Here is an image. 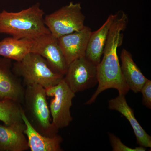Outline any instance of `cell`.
<instances>
[{"label": "cell", "mask_w": 151, "mask_h": 151, "mask_svg": "<svg viewBox=\"0 0 151 151\" xmlns=\"http://www.w3.org/2000/svg\"><path fill=\"white\" fill-rule=\"evenodd\" d=\"M115 14L108 33L103 59L97 66L98 86L85 105L94 103L98 95L108 89H117L119 94L125 96L130 90L122 73L117 52L118 47L123 42V32L127 28L129 19L123 11H119Z\"/></svg>", "instance_id": "obj_1"}, {"label": "cell", "mask_w": 151, "mask_h": 151, "mask_svg": "<svg viewBox=\"0 0 151 151\" xmlns=\"http://www.w3.org/2000/svg\"><path fill=\"white\" fill-rule=\"evenodd\" d=\"M44 14L39 3L17 12L4 10L0 13V33L17 39H34L50 34L45 24Z\"/></svg>", "instance_id": "obj_2"}, {"label": "cell", "mask_w": 151, "mask_h": 151, "mask_svg": "<svg viewBox=\"0 0 151 151\" xmlns=\"http://www.w3.org/2000/svg\"><path fill=\"white\" fill-rule=\"evenodd\" d=\"M46 89L38 84L25 86L22 105L26 117L32 126L44 136L53 137L58 129L52 124L47 100Z\"/></svg>", "instance_id": "obj_3"}, {"label": "cell", "mask_w": 151, "mask_h": 151, "mask_svg": "<svg viewBox=\"0 0 151 151\" xmlns=\"http://www.w3.org/2000/svg\"><path fill=\"white\" fill-rule=\"evenodd\" d=\"M12 70L25 85L38 84L45 89L55 86L64 78L55 72L46 60L37 53L30 52L19 61L13 63Z\"/></svg>", "instance_id": "obj_4"}, {"label": "cell", "mask_w": 151, "mask_h": 151, "mask_svg": "<svg viewBox=\"0 0 151 151\" xmlns=\"http://www.w3.org/2000/svg\"><path fill=\"white\" fill-rule=\"evenodd\" d=\"M85 19L81 4L73 2L44 17L45 25L51 35L58 39L83 29Z\"/></svg>", "instance_id": "obj_5"}, {"label": "cell", "mask_w": 151, "mask_h": 151, "mask_svg": "<svg viewBox=\"0 0 151 151\" xmlns=\"http://www.w3.org/2000/svg\"><path fill=\"white\" fill-rule=\"evenodd\" d=\"M45 89L47 96L53 97L49 106L52 124L58 130L68 127L73 120L70 109L75 93L63 78L58 84Z\"/></svg>", "instance_id": "obj_6"}, {"label": "cell", "mask_w": 151, "mask_h": 151, "mask_svg": "<svg viewBox=\"0 0 151 151\" xmlns=\"http://www.w3.org/2000/svg\"><path fill=\"white\" fill-rule=\"evenodd\" d=\"M97 66L85 56L79 58L69 64L63 79L75 94L90 89L98 83Z\"/></svg>", "instance_id": "obj_7"}, {"label": "cell", "mask_w": 151, "mask_h": 151, "mask_svg": "<svg viewBox=\"0 0 151 151\" xmlns=\"http://www.w3.org/2000/svg\"><path fill=\"white\" fill-rule=\"evenodd\" d=\"M31 52L42 56L55 72L65 76L68 65L60 46L58 39L51 33L33 39Z\"/></svg>", "instance_id": "obj_8"}, {"label": "cell", "mask_w": 151, "mask_h": 151, "mask_svg": "<svg viewBox=\"0 0 151 151\" xmlns=\"http://www.w3.org/2000/svg\"><path fill=\"white\" fill-rule=\"evenodd\" d=\"M12 60L0 56V101L6 99L22 104L25 88L12 70Z\"/></svg>", "instance_id": "obj_9"}, {"label": "cell", "mask_w": 151, "mask_h": 151, "mask_svg": "<svg viewBox=\"0 0 151 151\" xmlns=\"http://www.w3.org/2000/svg\"><path fill=\"white\" fill-rule=\"evenodd\" d=\"M92 32L90 28L85 26L81 30L58 38L60 46L68 66L75 59L85 56Z\"/></svg>", "instance_id": "obj_10"}, {"label": "cell", "mask_w": 151, "mask_h": 151, "mask_svg": "<svg viewBox=\"0 0 151 151\" xmlns=\"http://www.w3.org/2000/svg\"><path fill=\"white\" fill-rule=\"evenodd\" d=\"M108 108L121 113L128 120L134 130L137 144L145 148L151 147V137L135 118L134 110L129 106L125 95H120L108 101Z\"/></svg>", "instance_id": "obj_11"}, {"label": "cell", "mask_w": 151, "mask_h": 151, "mask_svg": "<svg viewBox=\"0 0 151 151\" xmlns=\"http://www.w3.org/2000/svg\"><path fill=\"white\" fill-rule=\"evenodd\" d=\"M22 116L26 126L24 134L27 136L29 147L31 151H63L60 146L63 138L60 135L57 134L53 137L44 136L32 126L26 117L23 110L22 111Z\"/></svg>", "instance_id": "obj_12"}, {"label": "cell", "mask_w": 151, "mask_h": 151, "mask_svg": "<svg viewBox=\"0 0 151 151\" xmlns=\"http://www.w3.org/2000/svg\"><path fill=\"white\" fill-rule=\"evenodd\" d=\"M26 126L0 125V151H25L29 149L24 134Z\"/></svg>", "instance_id": "obj_13"}, {"label": "cell", "mask_w": 151, "mask_h": 151, "mask_svg": "<svg viewBox=\"0 0 151 151\" xmlns=\"http://www.w3.org/2000/svg\"><path fill=\"white\" fill-rule=\"evenodd\" d=\"M115 14L108 17L105 23L97 30L92 32L85 52V57L97 65L101 60L108 33L115 17Z\"/></svg>", "instance_id": "obj_14"}, {"label": "cell", "mask_w": 151, "mask_h": 151, "mask_svg": "<svg viewBox=\"0 0 151 151\" xmlns=\"http://www.w3.org/2000/svg\"><path fill=\"white\" fill-rule=\"evenodd\" d=\"M120 58L122 61L121 70L130 90L135 93L140 92L148 78L135 63L132 55L126 49L122 50Z\"/></svg>", "instance_id": "obj_15"}, {"label": "cell", "mask_w": 151, "mask_h": 151, "mask_svg": "<svg viewBox=\"0 0 151 151\" xmlns=\"http://www.w3.org/2000/svg\"><path fill=\"white\" fill-rule=\"evenodd\" d=\"M33 43V39L5 38L0 41V56L14 61H20L31 52Z\"/></svg>", "instance_id": "obj_16"}, {"label": "cell", "mask_w": 151, "mask_h": 151, "mask_svg": "<svg viewBox=\"0 0 151 151\" xmlns=\"http://www.w3.org/2000/svg\"><path fill=\"white\" fill-rule=\"evenodd\" d=\"M22 104L11 99L0 101V121L7 126L24 123L22 118Z\"/></svg>", "instance_id": "obj_17"}, {"label": "cell", "mask_w": 151, "mask_h": 151, "mask_svg": "<svg viewBox=\"0 0 151 151\" xmlns=\"http://www.w3.org/2000/svg\"><path fill=\"white\" fill-rule=\"evenodd\" d=\"M109 139L113 151H145L146 148L139 146L134 148L125 145L120 139L112 133H108Z\"/></svg>", "instance_id": "obj_18"}, {"label": "cell", "mask_w": 151, "mask_h": 151, "mask_svg": "<svg viewBox=\"0 0 151 151\" xmlns=\"http://www.w3.org/2000/svg\"><path fill=\"white\" fill-rule=\"evenodd\" d=\"M142 94V104L147 108L151 109V81L147 79L141 89Z\"/></svg>", "instance_id": "obj_19"}]
</instances>
